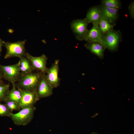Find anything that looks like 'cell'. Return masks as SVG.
Returning a JSON list of instances; mask_svg holds the SVG:
<instances>
[{
    "mask_svg": "<svg viewBox=\"0 0 134 134\" xmlns=\"http://www.w3.org/2000/svg\"><path fill=\"white\" fill-rule=\"evenodd\" d=\"M122 37L119 30L113 29L104 35L102 44L111 51H115L117 50L119 44L122 40Z\"/></svg>",
    "mask_w": 134,
    "mask_h": 134,
    "instance_id": "5b68a950",
    "label": "cell"
},
{
    "mask_svg": "<svg viewBox=\"0 0 134 134\" xmlns=\"http://www.w3.org/2000/svg\"><path fill=\"white\" fill-rule=\"evenodd\" d=\"M128 9L131 17L134 19V2L133 1L129 6Z\"/></svg>",
    "mask_w": 134,
    "mask_h": 134,
    "instance_id": "7402d4cb",
    "label": "cell"
},
{
    "mask_svg": "<svg viewBox=\"0 0 134 134\" xmlns=\"http://www.w3.org/2000/svg\"></svg>",
    "mask_w": 134,
    "mask_h": 134,
    "instance_id": "484cf974",
    "label": "cell"
},
{
    "mask_svg": "<svg viewBox=\"0 0 134 134\" xmlns=\"http://www.w3.org/2000/svg\"><path fill=\"white\" fill-rule=\"evenodd\" d=\"M4 42L0 38V53L1 51L2 47L3 46Z\"/></svg>",
    "mask_w": 134,
    "mask_h": 134,
    "instance_id": "603a6c76",
    "label": "cell"
},
{
    "mask_svg": "<svg viewBox=\"0 0 134 134\" xmlns=\"http://www.w3.org/2000/svg\"><path fill=\"white\" fill-rule=\"evenodd\" d=\"M53 89L47 81L45 74L43 73L36 91L39 99L52 95Z\"/></svg>",
    "mask_w": 134,
    "mask_h": 134,
    "instance_id": "30bf717a",
    "label": "cell"
},
{
    "mask_svg": "<svg viewBox=\"0 0 134 134\" xmlns=\"http://www.w3.org/2000/svg\"><path fill=\"white\" fill-rule=\"evenodd\" d=\"M12 113L8 110L5 104L0 102V116L1 117L7 116Z\"/></svg>",
    "mask_w": 134,
    "mask_h": 134,
    "instance_id": "44dd1931",
    "label": "cell"
},
{
    "mask_svg": "<svg viewBox=\"0 0 134 134\" xmlns=\"http://www.w3.org/2000/svg\"><path fill=\"white\" fill-rule=\"evenodd\" d=\"M99 5L101 11L102 16L110 23L115 25L116 22L119 18V10L101 4Z\"/></svg>",
    "mask_w": 134,
    "mask_h": 134,
    "instance_id": "8fae6325",
    "label": "cell"
},
{
    "mask_svg": "<svg viewBox=\"0 0 134 134\" xmlns=\"http://www.w3.org/2000/svg\"><path fill=\"white\" fill-rule=\"evenodd\" d=\"M2 78L0 75V82L2 81Z\"/></svg>",
    "mask_w": 134,
    "mask_h": 134,
    "instance_id": "d4e9b609",
    "label": "cell"
},
{
    "mask_svg": "<svg viewBox=\"0 0 134 134\" xmlns=\"http://www.w3.org/2000/svg\"><path fill=\"white\" fill-rule=\"evenodd\" d=\"M36 109L34 106L22 108L16 113H11L8 117L15 124L18 126H25L33 120Z\"/></svg>",
    "mask_w": 134,
    "mask_h": 134,
    "instance_id": "7a4b0ae2",
    "label": "cell"
},
{
    "mask_svg": "<svg viewBox=\"0 0 134 134\" xmlns=\"http://www.w3.org/2000/svg\"><path fill=\"white\" fill-rule=\"evenodd\" d=\"M30 61L34 70H36L46 74L48 68L46 67L47 57L43 54L38 57L32 56L26 52L25 56Z\"/></svg>",
    "mask_w": 134,
    "mask_h": 134,
    "instance_id": "52a82bcc",
    "label": "cell"
},
{
    "mask_svg": "<svg viewBox=\"0 0 134 134\" xmlns=\"http://www.w3.org/2000/svg\"><path fill=\"white\" fill-rule=\"evenodd\" d=\"M26 40L18 41L15 42H4L3 46L6 49L4 56L5 59L12 57L19 58L25 56L26 53L25 45Z\"/></svg>",
    "mask_w": 134,
    "mask_h": 134,
    "instance_id": "277c9868",
    "label": "cell"
},
{
    "mask_svg": "<svg viewBox=\"0 0 134 134\" xmlns=\"http://www.w3.org/2000/svg\"><path fill=\"white\" fill-rule=\"evenodd\" d=\"M4 102L8 110L11 112L14 110L20 111L21 108L19 104L14 101L9 100H6Z\"/></svg>",
    "mask_w": 134,
    "mask_h": 134,
    "instance_id": "ffe728a7",
    "label": "cell"
},
{
    "mask_svg": "<svg viewBox=\"0 0 134 134\" xmlns=\"http://www.w3.org/2000/svg\"><path fill=\"white\" fill-rule=\"evenodd\" d=\"M10 87L9 84L5 83L2 80L0 82V102H4L6 100Z\"/></svg>",
    "mask_w": 134,
    "mask_h": 134,
    "instance_id": "ac0fdd59",
    "label": "cell"
},
{
    "mask_svg": "<svg viewBox=\"0 0 134 134\" xmlns=\"http://www.w3.org/2000/svg\"><path fill=\"white\" fill-rule=\"evenodd\" d=\"M102 16L100 8L98 5L92 7L89 9L85 18L88 23H91L93 25L98 26Z\"/></svg>",
    "mask_w": 134,
    "mask_h": 134,
    "instance_id": "7c38bea8",
    "label": "cell"
},
{
    "mask_svg": "<svg viewBox=\"0 0 134 134\" xmlns=\"http://www.w3.org/2000/svg\"><path fill=\"white\" fill-rule=\"evenodd\" d=\"M101 2V4L108 7L118 10L121 8V3L119 0H102Z\"/></svg>",
    "mask_w": 134,
    "mask_h": 134,
    "instance_id": "d6986e66",
    "label": "cell"
},
{
    "mask_svg": "<svg viewBox=\"0 0 134 134\" xmlns=\"http://www.w3.org/2000/svg\"><path fill=\"white\" fill-rule=\"evenodd\" d=\"M12 84V88L10 90L6 100L13 101L19 104L22 96L21 91L19 88L16 87L15 83Z\"/></svg>",
    "mask_w": 134,
    "mask_h": 134,
    "instance_id": "2e32d148",
    "label": "cell"
},
{
    "mask_svg": "<svg viewBox=\"0 0 134 134\" xmlns=\"http://www.w3.org/2000/svg\"><path fill=\"white\" fill-rule=\"evenodd\" d=\"M59 61L58 60H56L51 67L48 68L45 74L47 81L53 88L58 87L60 84V80L58 76Z\"/></svg>",
    "mask_w": 134,
    "mask_h": 134,
    "instance_id": "ba28073f",
    "label": "cell"
},
{
    "mask_svg": "<svg viewBox=\"0 0 134 134\" xmlns=\"http://www.w3.org/2000/svg\"><path fill=\"white\" fill-rule=\"evenodd\" d=\"M88 24L85 18L74 20L71 22V28L76 39L80 41L83 40L88 30Z\"/></svg>",
    "mask_w": 134,
    "mask_h": 134,
    "instance_id": "8992f818",
    "label": "cell"
},
{
    "mask_svg": "<svg viewBox=\"0 0 134 134\" xmlns=\"http://www.w3.org/2000/svg\"><path fill=\"white\" fill-rule=\"evenodd\" d=\"M20 89L21 91L22 96L19 104L21 109L34 106L39 100L36 91Z\"/></svg>",
    "mask_w": 134,
    "mask_h": 134,
    "instance_id": "9c48e42d",
    "label": "cell"
},
{
    "mask_svg": "<svg viewBox=\"0 0 134 134\" xmlns=\"http://www.w3.org/2000/svg\"><path fill=\"white\" fill-rule=\"evenodd\" d=\"M115 25L110 23L102 16L99 23L98 28L103 35L113 29Z\"/></svg>",
    "mask_w": 134,
    "mask_h": 134,
    "instance_id": "e0dca14e",
    "label": "cell"
},
{
    "mask_svg": "<svg viewBox=\"0 0 134 134\" xmlns=\"http://www.w3.org/2000/svg\"><path fill=\"white\" fill-rule=\"evenodd\" d=\"M103 35L98 26L93 25L90 30H88L83 40L87 42H99L102 44Z\"/></svg>",
    "mask_w": 134,
    "mask_h": 134,
    "instance_id": "4fadbf2b",
    "label": "cell"
},
{
    "mask_svg": "<svg viewBox=\"0 0 134 134\" xmlns=\"http://www.w3.org/2000/svg\"><path fill=\"white\" fill-rule=\"evenodd\" d=\"M84 45L91 53L101 59L103 58L106 48L102 43L99 42H87Z\"/></svg>",
    "mask_w": 134,
    "mask_h": 134,
    "instance_id": "5bb4252c",
    "label": "cell"
},
{
    "mask_svg": "<svg viewBox=\"0 0 134 134\" xmlns=\"http://www.w3.org/2000/svg\"><path fill=\"white\" fill-rule=\"evenodd\" d=\"M20 61L16 64L4 66L0 65V75L2 78L12 84L18 82L21 76L20 69Z\"/></svg>",
    "mask_w": 134,
    "mask_h": 134,
    "instance_id": "3957f363",
    "label": "cell"
},
{
    "mask_svg": "<svg viewBox=\"0 0 134 134\" xmlns=\"http://www.w3.org/2000/svg\"><path fill=\"white\" fill-rule=\"evenodd\" d=\"M19 58L20 69L21 76L34 70L30 62L26 57L23 56Z\"/></svg>",
    "mask_w": 134,
    "mask_h": 134,
    "instance_id": "9a60e30c",
    "label": "cell"
},
{
    "mask_svg": "<svg viewBox=\"0 0 134 134\" xmlns=\"http://www.w3.org/2000/svg\"><path fill=\"white\" fill-rule=\"evenodd\" d=\"M91 134H98L95 132H93Z\"/></svg>",
    "mask_w": 134,
    "mask_h": 134,
    "instance_id": "cb8c5ba5",
    "label": "cell"
},
{
    "mask_svg": "<svg viewBox=\"0 0 134 134\" xmlns=\"http://www.w3.org/2000/svg\"><path fill=\"white\" fill-rule=\"evenodd\" d=\"M43 73L39 71L32 72L22 75L15 84L16 86L22 90L36 91Z\"/></svg>",
    "mask_w": 134,
    "mask_h": 134,
    "instance_id": "6da1fadb",
    "label": "cell"
}]
</instances>
